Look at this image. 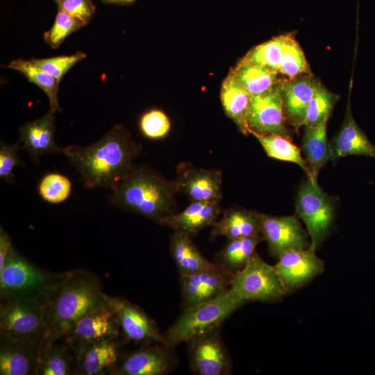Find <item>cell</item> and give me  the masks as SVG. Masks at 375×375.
Here are the masks:
<instances>
[{
  "instance_id": "obj_1",
  "label": "cell",
  "mask_w": 375,
  "mask_h": 375,
  "mask_svg": "<svg viewBox=\"0 0 375 375\" xmlns=\"http://www.w3.org/2000/svg\"><path fill=\"white\" fill-rule=\"evenodd\" d=\"M141 149L119 124L97 142L87 146L71 144L62 148V153L87 188L113 190L129 174Z\"/></svg>"
},
{
  "instance_id": "obj_2",
  "label": "cell",
  "mask_w": 375,
  "mask_h": 375,
  "mask_svg": "<svg viewBox=\"0 0 375 375\" xmlns=\"http://www.w3.org/2000/svg\"><path fill=\"white\" fill-rule=\"evenodd\" d=\"M175 183L147 166L134 167L109 196L111 204L163 225L174 215Z\"/></svg>"
},
{
  "instance_id": "obj_3",
  "label": "cell",
  "mask_w": 375,
  "mask_h": 375,
  "mask_svg": "<svg viewBox=\"0 0 375 375\" xmlns=\"http://www.w3.org/2000/svg\"><path fill=\"white\" fill-rule=\"evenodd\" d=\"M108 296L95 274L81 269L65 272L47 294L53 335L62 338L80 317L105 303Z\"/></svg>"
},
{
  "instance_id": "obj_4",
  "label": "cell",
  "mask_w": 375,
  "mask_h": 375,
  "mask_svg": "<svg viewBox=\"0 0 375 375\" xmlns=\"http://www.w3.org/2000/svg\"><path fill=\"white\" fill-rule=\"evenodd\" d=\"M0 335L31 342L55 338L47 297L0 299Z\"/></svg>"
},
{
  "instance_id": "obj_5",
  "label": "cell",
  "mask_w": 375,
  "mask_h": 375,
  "mask_svg": "<svg viewBox=\"0 0 375 375\" xmlns=\"http://www.w3.org/2000/svg\"><path fill=\"white\" fill-rule=\"evenodd\" d=\"M242 305L235 301L227 290L213 299L186 308L176 322L162 333V344L173 348L199 334L219 327Z\"/></svg>"
},
{
  "instance_id": "obj_6",
  "label": "cell",
  "mask_w": 375,
  "mask_h": 375,
  "mask_svg": "<svg viewBox=\"0 0 375 375\" xmlns=\"http://www.w3.org/2000/svg\"><path fill=\"white\" fill-rule=\"evenodd\" d=\"M33 265L14 247L0 270V299L19 297H47L49 290L64 275Z\"/></svg>"
},
{
  "instance_id": "obj_7",
  "label": "cell",
  "mask_w": 375,
  "mask_h": 375,
  "mask_svg": "<svg viewBox=\"0 0 375 375\" xmlns=\"http://www.w3.org/2000/svg\"><path fill=\"white\" fill-rule=\"evenodd\" d=\"M288 292L274 267L256 252L245 266L233 275L228 289L229 295L242 304L250 301L278 300Z\"/></svg>"
},
{
  "instance_id": "obj_8",
  "label": "cell",
  "mask_w": 375,
  "mask_h": 375,
  "mask_svg": "<svg viewBox=\"0 0 375 375\" xmlns=\"http://www.w3.org/2000/svg\"><path fill=\"white\" fill-rule=\"evenodd\" d=\"M336 199L324 192L317 181L307 177L299 188L295 206L310 238V246L317 249L328 233L335 217Z\"/></svg>"
},
{
  "instance_id": "obj_9",
  "label": "cell",
  "mask_w": 375,
  "mask_h": 375,
  "mask_svg": "<svg viewBox=\"0 0 375 375\" xmlns=\"http://www.w3.org/2000/svg\"><path fill=\"white\" fill-rule=\"evenodd\" d=\"M191 371L198 375H228L232 362L222 341L220 326L199 334L188 342Z\"/></svg>"
},
{
  "instance_id": "obj_10",
  "label": "cell",
  "mask_w": 375,
  "mask_h": 375,
  "mask_svg": "<svg viewBox=\"0 0 375 375\" xmlns=\"http://www.w3.org/2000/svg\"><path fill=\"white\" fill-rule=\"evenodd\" d=\"M121 335L117 319L107 298L105 303L80 317L62 338L75 351L85 344Z\"/></svg>"
},
{
  "instance_id": "obj_11",
  "label": "cell",
  "mask_w": 375,
  "mask_h": 375,
  "mask_svg": "<svg viewBox=\"0 0 375 375\" xmlns=\"http://www.w3.org/2000/svg\"><path fill=\"white\" fill-rule=\"evenodd\" d=\"M247 124L250 131L289 138L281 83H277L266 93L251 97L247 113Z\"/></svg>"
},
{
  "instance_id": "obj_12",
  "label": "cell",
  "mask_w": 375,
  "mask_h": 375,
  "mask_svg": "<svg viewBox=\"0 0 375 375\" xmlns=\"http://www.w3.org/2000/svg\"><path fill=\"white\" fill-rule=\"evenodd\" d=\"M260 233L269 251L277 258L283 253L308 247V233L301 226L299 217L260 214Z\"/></svg>"
},
{
  "instance_id": "obj_13",
  "label": "cell",
  "mask_w": 375,
  "mask_h": 375,
  "mask_svg": "<svg viewBox=\"0 0 375 375\" xmlns=\"http://www.w3.org/2000/svg\"><path fill=\"white\" fill-rule=\"evenodd\" d=\"M125 341L140 345L161 343L162 335L156 322L140 307L120 297H108Z\"/></svg>"
},
{
  "instance_id": "obj_14",
  "label": "cell",
  "mask_w": 375,
  "mask_h": 375,
  "mask_svg": "<svg viewBox=\"0 0 375 375\" xmlns=\"http://www.w3.org/2000/svg\"><path fill=\"white\" fill-rule=\"evenodd\" d=\"M172 348L161 343L140 345L122 356L109 375H164L175 365Z\"/></svg>"
},
{
  "instance_id": "obj_15",
  "label": "cell",
  "mask_w": 375,
  "mask_h": 375,
  "mask_svg": "<svg viewBox=\"0 0 375 375\" xmlns=\"http://www.w3.org/2000/svg\"><path fill=\"white\" fill-rule=\"evenodd\" d=\"M174 181L177 192L192 201L220 202L222 197V174L219 169L196 167L182 162L176 169Z\"/></svg>"
},
{
  "instance_id": "obj_16",
  "label": "cell",
  "mask_w": 375,
  "mask_h": 375,
  "mask_svg": "<svg viewBox=\"0 0 375 375\" xmlns=\"http://www.w3.org/2000/svg\"><path fill=\"white\" fill-rule=\"evenodd\" d=\"M232 277L215 264L211 268L180 276L183 306L186 308L216 298L228 289Z\"/></svg>"
},
{
  "instance_id": "obj_17",
  "label": "cell",
  "mask_w": 375,
  "mask_h": 375,
  "mask_svg": "<svg viewBox=\"0 0 375 375\" xmlns=\"http://www.w3.org/2000/svg\"><path fill=\"white\" fill-rule=\"evenodd\" d=\"M53 340L31 342L0 335V374L36 375L42 351Z\"/></svg>"
},
{
  "instance_id": "obj_18",
  "label": "cell",
  "mask_w": 375,
  "mask_h": 375,
  "mask_svg": "<svg viewBox=\"0 0 375 375\" xmlns=\"http://www.w3.org/2000/svg\"><path fill=\"white\" fill-rule=\"evenodd\" d=\"M315 251L309 246L285 252L278 258L274 267L289 290L301 286L323 272L324 262Z\"/></svg>"
},
{
  "instance_id": "obj_19",
  "label": "cell",
  "mask_w": 375,
  "mask_h": 375,
  "mask_svg": "<svg viewBox=\"0 0 375 375\" xmlns=\"http://www.w3.org/2000/svg\"><path fill=\"white\" fill-rule=\"evenodd\" d=\"M122 342L120 338L90 343L75 351V372L78 375L110 374L119 362Z\"/></svg>"
},
{
  "instance_id": "obj_20",
  "label": "cell",
  "mask_w": 375,
  "mask_h": 375,
  "mask_svg": "<svg viewBox=\"0 0 375 375\" xmlns=\"http://www.w3.org/2000/svg\"><path fill=\"white\" fill-rule=\"evenodd\" d=\"M320 84L311 74L281 83L285 116L294 128L303 126L308 106Z\"/></svg>"
},
{
  "instance_id": "obj_21",
  "label": "cell",
  "mask_w": 375,
  "mask_h": 375,
  "mask_svg": "<svg viewBox=\"0 0 375 375\" xmlns=\"http://www.w3.org/2000/svg\"><path fill=\"white\" fill-rule=\"evenodd\" d=\"M55 115L50 110L43 117L24 124L19 128L18 144L28 151L32 160L39 164L40 157L47 153H59L62 148L55 140Z\"/></svg>"
},
{
  "instance_id": "obj_22",
  "label": "cell",
  "mask_w": 375,
  "mask_h": 375,
  "mask_svg": "<svg viewBox=\"0 0 375 375\" xmlns=\"http://www.w3.org/2000/svg\"><path fill=\"white\" fill-rule=\"evenodd\" d=\"M331 160L347 156H363L375 159V146L354 120L348 103L344 122L330 142Z\"/></svg>"
},
{
  "instance_id": "obj_23",
  "label": "cell",
  "mask_w": 375,
  "mask_h": 375,
  "mask_svg": "<svg viewBox=\"0 0 375 375\" xmlns=\"http://www.w3.org/2000/svg\"><path fill=\"white\" fill-rule=\"evenodd\" d=\"M221 212L219 202L192 201L185 210L169 217L163 225L190 236L212 226Z\"/></svg>"
},
{
  "instance_id": "obj_24",
  "label": "cell",
  "mask_w": 375,
  "mask_h": 375,
  "mask_svg": "<svg viewBox=\"0 0 375 375\" xmlns=\"http://www.w3.org/2000/svg\"><path fill=\"white\" fill-rule=\"evenodd\" d=\"M324 119L316 126H306L302 151L308 169L307 177L317 181L320 169L331 158V147L327 139V124Z\"/></svg>"
},
{
  "instance_id": "obj_25",
  "label": "cell",
  "mask_w": 375,
  "mask_h": 375,
  "mask_svg": "<svg viewBox=\"0 0 375 375\" xmlns=\"http://www.w3.org/2000/svg\"><path fill=\"white\" fill-rule=\"evenodd\" d=\"M260 214L247 210H226L212 226L211 235L214 238L224 236L227 239L261 235Z\"/></svg>"
},
{
  "instance_id": "obj_26",
  "label": "cell",
  "mask_w": 375,
  "mask_h": 375,
  "mask_svg": "<svg viewBox=\"0 0 375 375\" xmlns=\"http://www.w3.org/2000/svg\"><path fill=\"white\" fill-rule=\"evenodd\" d=\"M251 96L239 84L230 72L224 79L220 99L226 115L243 134L250 133L247 113Z\"/></svg>"
},
{
  "instance_id": "obj_27",
  "label": "cell",
  "mask_w": 375,
  "mask_h": 375,
  "mask_svg": "<svg viewBox=\"0 0 375 375\" xmlns=\"http://www.w3.org/2000/svg\"><path fill=\"white\" fill-rule=\"evenodd\" d=\"M169 251L180 276L193 274L212 267L191 240V236L174 231L170 240Z\"/></svg>"
},
{
  "instance_id": "obj_28",
  "label": "cell",
  "mask_w": 375,
  "mask_h": 375,
  "mask_svg": "<svg viewBox=\"0 0 375 375\" xmlns=\"http://www.w3.org/2000/svg\"><path fill=\"white\" fill-rule=\"evenodd\" d=\"M59 340L51 341L43 350L36 375L74 374L75 351L64 339Z\"/></svg>"
},
{
  "instance_id": "obj_29",
  "label": "cell",
  "mask_w": 375,
  "mask_h": 375,
  "mask_svg": "<svg viewBox=\"0 0 375 375\" xmlns=\"http://www.w3.org/2000/svg\"><path fill=\"white\" fill-rule=\"evenodd\" d=\"M262 240L261 235L228 239L224 247L216 255L214 263L233 275L245 266Z\"/></svg>"
},
{
  "instance_id": "obj_30",
  "label": "cell",
  "mask_w": 375,
  "mask_h": 375,
  "mask_svg": "<svg viewBox=\"0 0 375 375\" xmlns=\"http://www.w3.org/2000/svg\"><path fill=\"white\" fill-rule=\"evenodd\" d=\"M230 72L251 97L266 93L278 83L277 72L243 59Z\"/></svg>"
},
{
  "instance_id": "obj_31",
  "label": "cell",
  "mask_w": 375,
  "mask_h": 375,
  "mask_svg": "<svg viewBox=\"0 0 375 375\" xmlns=\"http://www.w3.org/2000/svg\"><path fill=\"white\" fill-rule=\"evenodd\" d=\"M5 67L19 72L29 82L42 89L48 98L49 110L51 112L55 113L56 111H61L58 99L60 81L56 78L38 67L31 60H15Z\"/></svg>"
},
{
  "instance_id": "obj_32",
  "label": "cell",
  "mask_w": 375,
  "mask_h": 375,
  "mask_svg": "<svg viewBox=\"0 0 375 375\" xmlns=\"http://www.w3.org/2000/svg\"><path fill=\"white\" fill-rule=\"evenodd\" d=\"M261 144L267 155L272 158L291 162L298 165L306 174L308 169L301 149L293 144L290 138L276 134H264L250 131Z\"/></svg>"
},
{
  "instance_id": "obj_33",
  "label": "cell",
  "mask_w": 375,
  "mask_h": 375,
  "mask_svg": "<svg viewBox=\"0 0 375 375\" xmlns=\"http://www.w3.org/2000/svg\"><path fill=\"white\" fill-rule=\"evenodd\" d=\"M278 72L288 79L311 74L305 55L294 37L286 34Z\"/></svg>"
},
{
  "instance_id": "obj_34",
  "label": "cell",
  "mask_w": 375,
  "mask_h": 375,
  "mask_svg": "<svg viewBox=\"0 0 375 375\" xmlns=\"http://www.w3.org/2000/svg\"><path fill=\"white\" fill-rule=\"evenodd\" d=\"M285 37L281 35L256 46L242 59L278 72Z\"/></svg>"
},
{
  "instance_id": "obj_35",
  "label": "cell",
  "mask_w": 375,
  "mask_h": 375,
  "mask_svg": "<svg viewBox=\"0 0 375 375\" xmlns=\"http://www.w3.org/2000/svg\"><path fill=\"white\" fill-rule=\"evenodd\" d=\"M40 197L45 201L57 204L65 201L72 192V182L65 175L49 172L44 175L38 185Z\"/></svg>"
},
{
  "instance_id": "obj_36",
  "label": "cell",
  "mask_w": 375,
  "mask_h": 375,
  "mask_svg": "<svg viewBox=\"0 0 375 375\" xmlns=\"http://www.w3.org/2000/svg\"><path fill=\"white\" fill-rule=\"evenodd\" d=\"M338 99L335 94L321 83L308 106L303 126H316L328 119Z\"/></svg>"
},
{
  "instance_id": "obj_37",
  "label": "cell",
  "mask_w": 375,
  "mask_h": 375,
  "mask_svg": "<svg viewBox=\"0 0 375 375\" xmlns=\"http://www.w3.org/2000/svg\"><path fill=\"white\" fill-rule=\"evenodd\" d=\"M85 25L81 19L58 10L52 27L44 35V40L51 48L58 49L68 35Z\"/></svg>"
},
{
  "instance_id": "obj_38",
  "label": "cell",
  "mask_w": 375,
  "mask_h": 375,
  "mask_svg": "<svg viewBox=\"0 0 375 375\" xmlns=\"http://www.w3.org/2000/svg\"><path fill=\"white\" fill-rule=\"evenodd\" d=\"M87 55L77 51L69 56H60L42 59H31L38 67L60 81L65 74L77 62L84 60Z\"/></svg>"
},
{
  "instance_id": "obj_39",
  "label": "cell",
  "mask_w": 375,
  "mask_h": 375,
  "mask_svg": "<svg viewBox=\"0 0 375 375\" xmlns=\"http://www.w3.org/2000/svg\"><path fill=\"white\" fill-rule=\"evenodd\" d=\"M170 121L162 110L153 109L146 112L140 118L142 133L149 139L164 138L170 129Z\"/></svg>"
},
{
  "instance_id": "obj_40",
  "label": "cell",
  "mask_w": 375,
  "mask_h": 375,
  "mask_svg": "<svg viewBox=\"0 0 375 375\" xmlns=\"http://www.w3.org/2000/svg\"><path fill=\"white\" fill-rule=\"evenodd\" d=\"M19 149L20 147L17 142L11 144L1 142L0 178L6 183L15 184L14 169L16 167H24L18 154Z\"/></svg>"
},
{
  "instance_id": "obj_41",
  "label": "cell",
  "mask_w": 375,
  "mask_h": 375,
  "mask_svg": "<svg viewBox=\"0 0 375 375\" xmlns=\"http://www.w3.org/2000/svg\"><path fill=\"white\" fill-rule=\"evenodd\" d=\"M58 10L65 11L83 20L86 25L95 14V6L91 0H55Z\"/></svg>"
},
{
  "instance_id": "obj_42",
  "label": "cell",
  "mask_w": 375,
  "mask_h": 375,
  "mask_svg": "<svg viewBox=\"0 0 375 375\" xmlns=\"http://www.w3.org/2000/svg\"><path fill=\"white\" fill-rule=\"evenodd\" d=\"M13 246L9 234L2 228H0V270L2 269L6 260L10 253Z\"/></svg>"
},
{
  "instance_id": "obj_43",
  "label": "cell",
  "mask_w": 375,
  "mask_h": 375,
  "mask_svg": "<svg viewBox=\"0 0 375 375\" xmlns=\"http://www.w3.org/2000/svg\"><path fill=\"white\" fill-rule=\"evenodd\" d=\"M106 3H117L121 4V0H102Z\"/></svg>"
},
{
  "instance_id": "obj_44",
  "label": "cell",
  "mask_w": 375,
  "mask_h": 375,
  "mask_svg": "<svg viewBox=\"0 0 375 375\" xmlns=\"http://www.w3.org/2000/svg\"><path fill=\"white\" fill-rule=\"evenodd\" d=\"M135 0H121V4L131 3Z\"/></svg>"
}]
</instances>
